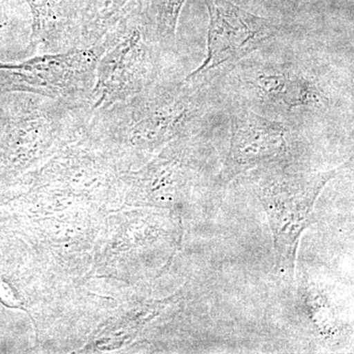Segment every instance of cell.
I'll return each instance as SVG.
<instances>
[{
  "label": "cell",
  "mask_w": 354,
  "mask_h": 354,
  "mask_svg": "<svg viewBox=\"0 0 354 354\" xmlns=\"http://www.w3.org/2000/svg\"><path fill=\"white\" fill-rule=\"evenodd\" d=\"M31 9L32 46H55L70 50L64 26L58 17L53 0H26Z\"/></svg>",
  "instance_id": "ba28073f"
},
{
  "label": "cell",
  "mask_w": 354,
  "mask_h": 354,
  "mask_svg": "<svg viewBox=\"0 0 354 354\" xmlns=\"http://www.w3.org/2000/svg\"><path fill=\"white\" fill-rule=\"evenodd\" d=\"M230 148L218 174L221 183L267 165L298 162L299 141L288 121L230 106Z\"/></svg>",
  "instance_id": "8992f818"
},
{
  "label": "cell",
  "mask_w": 354,
  "mask_h": 354,
  "mask_svg": "<svg viewBox=\"0 0 354 354\" xmlns=\"http://www.w3.org/2000/svg\"><path fill=\"white\" fill-rule=\"evenodd\" d=\"M301 301L305 313L319 335L325 339H334L339 334V325L327 295L313 285H302Z\"/></svg>",
  "instance_id": "9c48e42d"
},
{
  "label": "cell",
  "mask_w": 354,
  "mask_h": 354,
  "mask_svg": "<svg viewBox=\"0 0 354 354\" xmlns=\"http://www.w3.org/2000/svg\"><path fill=\"white\" fill-rule=\"evenodd\" d=\"M186 0H152L148 11L158 41L162 48H169L176 38L179 15Z\"/></svg>",
  "instance_id": "30bf717a"
},
{
  "label": "cell",
  "mask_w": 354,
  "mask_h": 354,
  "mask_svg": "<svg viewBox=\"0 0 354 354\" xmlns=\"http://www.w3.org/2000/svg\"><path fill=\"white\" fill-rule=\"evenodd\" d=\"M211 104L207 82L184 78L177 82L158 81L138 94L92 113L101 123L122 130L137 148L153 150L193 134Z\"/></svg>",
  "instance_id": "6da1fadb"
},
{
  "label": "cell",
  "mask_w": 354,
  "mask_h": 354,
  "mask_svg": "<svg viewBox=\"0 0 354 354\" xmlns=\"http://www.w3.org/2000/svg\"><path fill=\"white\" fill-rule=\"evenodd\" d=\"M209 13L207 53L202 64L185 77L208 80L215 72H225L252 55L279 36L274 21L255 15L228 0H205Z\"/></svg>",
  "instance_id": "52a82bcc"
},
{
  "label": "cell",
  "mask_w": 354,
  "mask_h": 354,
  "mask_svg": "<svg viewBox=\"0 0 354 354\" xmlns=\"http://www.w3.org/2000/svg\"><path fill=\"white\" fill-rule=\"evenodd\" d=\"M111 32L113 41L97 62L91 111L138 94L160 78L162 46L148 11L133 10Z\"/></svg>",
  "instance_id": "3957f363"
},
{
  "label": "cell",
  "mask_w": 354,
  "mask_h": 354,
  "mask_svg": "<svg viewBox=\"0 0 354 354\" xmlns=\"http://www.w3.org/2000/svg\"><path fill=\"white\" fill-rule=\"evenodd\" d=\"M109 44L104 37L88 48L46 53L20 64L0 62V88L88 106L97 62Z\"/></svg>",
  "instance_id": "5b68a950"
},
{
  "label": "cell",
  "mask_w": 354,
  "mask_h": 354,
  "mask_svg": "<svg viewBox=\"0 0 354 354\" xmlns=\"http://www.w3.org/2000/svg\"><path fill=\"white\" fill-rule=\"evenodd\" d=\"M339 169L315 171L297 162L244 174L269 221L277 267L290 281L295 279L298 246L304 230L311 225L317 200Z\"/></svg>",
  "instance_id": "7a4b0ae2"
},
{
  "label": "cell",
  "mask_w": 354,
  "mask_h": 354,
  "mask_svg": "<svg viewBox=\"0 0 354 354\" xmlns=\"http://www.w3.org/2000/svg\"><path fill=\"white\" fill-rule=\"evenodd\" d=\"M223 73L230 106H244L263 115L279 111H311L329 102L319 79L291 62L246 57Z\"/></svg>",
  "instance_id": "277c9868"
}]
</instances>
